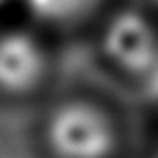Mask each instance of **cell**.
<instances>
[{"mask_svg":"<svg viewBox=\"0 0 158 158\" xmlns=\"http://www.w3.org/2000/svg\"><path fill=\"white\" fill-rule=\"evenodd\" d=\"M45 143L56 158H109L116 152V125L89 100H65L45 120Z\"/></svg>","mask_w":158,"mask_h":158,"instance_id":"6da1fadb","label":"cell"},{"mask_svg":"<svg viewBox=\"0 0 158 158\" xmlns=\"http://www.w3.org/2000/svg\"><path fill=\"white\" fill-rule=\"evenodd\" d=\"M100 45L114 67L129 76H147L158 67V34L140 11L120 9L102 27Z\"/></svg>","mask_w":158,"mask_h":158,"instance_id":"7a4b0ae2","label":"cell"},{"mask_svg":"<svg viewBox=\"0 0 158 158\" xmlns=\"http://www.w3.org/2000/svg\"><path fill=\"white\" fill-rule=\"evenodd\" d=\"M47 56L27 31L0 34V91L20 96L34 91L45 80Z\"/></svg>","mask_w":158,"mask_h":158,"instance_id":"3957f363","label":"cell"},{"mask_svg":"<svg viewBox=\"0 0 158 158\" xmlns=\"http://www.w3.org/2000/svg\"><path fill=\"white\" fill-rule=\"evenodd\" d=\"M25 2L38 20L51 25H69L89 16L96 9L98 0H25Z\"/></svg>","mask_w":158,"mask_h":158,"instance_id":"277c9868","label":"cell"},{"mask_svg":"<svg viewBox=\"0 0 158 158\" xmlns=\"http://www.w3.org/2000/svg\"><path fill=\"white\" fill-rule=\"evenodd\" d=\"M2 2H5V0H0V7H2Z\"/></svg>","mask_w":158,"mask_h":158,"instance_id":"5b68a950","label":"cell"}]
</instances>
